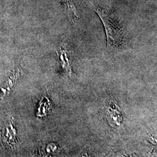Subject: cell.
I'll return each instance as SVG.
<instances>
[{"mask_svg": "<svg viewBox=\"0 0 157 157\" xmlns=\"http://www.w3.org/2000/svg\"><path fill=\"white\" fill-rule=\"evenodd\" d=\"M17 131L11 124L4 125L1 133V141L4 145L14 147L17 143Z\"/></svg>", "mask_w": 157, "mask_h": 157, "instance_id": "7a4b0ae2", "label": "cell"}, {"mask_svg": "<svg viewBox=\"0 0 157 157\" xmlns=\"http://www.w3.org/2000/svg\"><path fill=\"white\" fill-rule=\"evenodd\" d=\"M107 116L108 121L112 126L117 128V126L120 125L122 121V117L117 110L112 109L111 110L108 111Z\"/></svg>", "mask_w": 157, "mask_h": 157, "instance_id": "5b68a950", "label": "cell"}, {"mask_svg": "<svg viewBox=\"0 0 157 157\" xmlns=\"http://www.w3.org/2000/svg\"><path fill=\"white\" fill-rule=\"evenodd\" d=\"M20 76V71L17 69L14 71L10 77L7 80L4 84L0 88V100H2L10 93L12 88L13 87L17 80Z\"/></svg>", "mask_w": 157, "mask_h": 157, "instance_id": "3957f363", "label": "cell"}, {"mask_svg": "<svg viewBox=\"0 0 157 157\" xmlns=\"http://www.w3.org/2000/svg\"><path fill=\"white\" fill-rule=\"evenodd\" d=\"M63 8L68 17L71 19H75L78 17L77 0H61Z\"/></svg>", "mask_w": 157, "mask_h": 157, "instance_id": "277c9868", "label": "cell"}, {"mask_svg": "<svg viewBox=\"0 0 157 157\" xmlns=\"http://www.w3.org/2000/svg\"><path fill=\"white\" fill-rule=\"evenodd\" d=\"M94 8L104 24L108 48L110 50L117 48L122 44L124 38V30L122 25L112 12L106 8L97 5Z\"/></svg>", "mask_w": 157, "mask_h": 157, "instance_id": "6da1fadb", "label": "cell"}]
</instances>
